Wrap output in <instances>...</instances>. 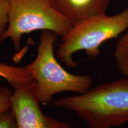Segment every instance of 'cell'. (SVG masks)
I'll use <instances>...</instances> for the list:
<instances>
[{
  "label": "cell",
  "instance_id": "1",
  "mask_svg": "<svg viewBox=\"0 0 128 128\" xmlns=\"http://www.w3.org/2000/svg\"><path fill=\"white\" fill-rule=\"evenodd\" d=\"M52 105L75 112L90 128H112L128 122V78L104 83Z\"/></svg>",
  "mask_w": 128,
  "mask_h": 128
},
{
  "label": "cell",
  "instance_id": "2",
  "mask_svg": "<svg viewBox=\"0 0 128 128\" xmlns=\"http://www.w3.org/2000/svg\"><path fill=\"white\" fill-rule=\"evenodd\" d=\"M58 35L55 32L42 31L39 37L37 56L25 66L33 79L35 97L40 104L50 103L54 95L71 92L79 94L87 92L92 80L87 75L72 74L58 62L54 54V44Z\"/></svg>",
  "mask_w": 128,
  "mask_h": 128
},
{
  "label": "cell",
  "instance_id": "3",
  "mask_svg": "<svg viewBox=\"0 0 128 128\" xmlns=\"http://www.w3.org/2000/svg\"><path fill=\"white\" fill-rule=\"evenodd\" d=\"M128 29V8L113 16L107 14L92 16L73 25L58 48L56 56L65 66L76 68L78 64L72 56L84 50L88 56L95 58L100 54L103 43L120 37Z\"/></svg>",
  "mask_w": 128,
  "mask_h": 128
},
{
  "label": "cell",
  "instance_id": "4",
  "mask_svg": "<svg viewBox=\"0 0 128 128\" xmlns=\"http://www.w3.org/2000/svg\"><path fill=\"white\" fill-rule=\"evenodd\" d=\"M8 1V23L0 44L10 39L16 50L20 49L24 34L38 30H48L63 37L73 26L71 21L58 12L49 0Z\"/></svg>",
  "mask_w": 128,
  "mask_h": 128
},
{
  "label": "cell",
  "instance_id": "5",
  "mask_svg": "<svg viewBox=\"0 0 128 128\" xmlns=\"http://www.w3.org/2000/svg\"><path fill=\"white\" fill-rule=\"evenodd\" d=\"M33 81L14 88L12 92L11 109L17 128H71L67 123L57 120L43 113L35 97Z\"/></svg>",
  "mask_w": 128,
  "mask_h": 128
},
{
  "label": "cell",
  "instance_id": "6",
  "mask_svg": "<svg viewBox=\"0 0 128 128\" xmlns=\"http://www.w3.org/2000/svg\"><path fill=\"white\" fill-rule=\"evenodd\" d=\"M73 25L92 16L107 14L110 0H49Z\"/></svg>",
  "mask_w": 128,
  "mask_h": 128
},
{
  "label": "cell",
  "instance_id": "7",
  "mask_svg": "<svg viewBox=\"0 0 128 128\" xmlns=\"http://www.w3.org/2000/svg\"><path fill=\"white\" fill-rule=\"evenodd\" d=\"M0 77L4 78L14 88L33 81L25 67H17L0 63Z\"/></svg>",
  "mask_w": 128,
  "mask_h": 128
},
{
  "label": "cell",
  "instance_id": "8",
  "mask_svg": "<svg viewBox=\"0 0 128 128\" xmlns=\"http://www.w3.org/2000/svg\"><path fill=\"white\" fill-rule=\"evenodd\" d=\"M114 57L120 72L128 78V29L117 42Z\"/></svg>",
  "mask_w": 128,
  "mask_h": 128
},
{
  "label": "cell",
  "instance_id": "9",
  "mask_svg": "<svg viewBox=\"0 0 128 128\" xmlns=\"http://www.w3.org/2000/svg\"><path fill=\"white\" fill-rule=\"evenodd\" d=\"M8 14V0H0V40L7 28Z\"/></svg>",
  "mask_w": 128,
  "mask_h": 128
},
{
  "label": "cell",
  "instance_id": "10",
  "mask_svg": "<svg viewBox=\"0 0 128 128\" xmlns=\"http://www.w3.org/2000/svg\"><path fill=\"white\" fill-rule=\"evenodd\" d=\"M12 94L7 87H3L0 89V114L11 108V97Z\"/></svg>",
  "mask_w": 128,
  "mask_h": 128
},
{
  "label": "cell",
  "instance_id": "11",
  "mask_svg": "<svg viewBox=\"0 0 128 128\" xmlns=\"http://www.w3.org/2000/svg\"><path fill=\"white\" fill-rule=\"evenodd\" d=\"M0 128H17L15 118L11 108L0 114Z\"/></svg>",
  "mask_w": 128,
  "mask_h": 128
}]
</instances>
